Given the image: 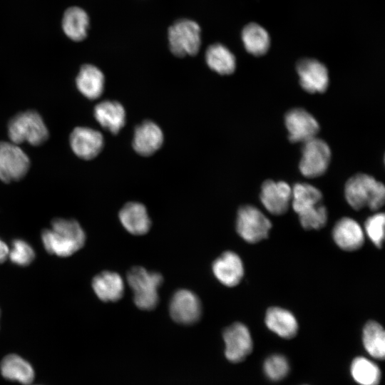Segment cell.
I'll list each match as a JSON object with an SVG mask.
<instances>
[{
	"label": "cell",
	"mask_w": 385,
	"mask_h": 385,
	"mask_svg": "<svg viewBox=\"0 0 385 385\" xmlns=\"http://www.w3.org/2000/svg\"><path fill=\"white\" fill-rule=\"evenodd\" d=\"M332 235L336 244L345 251L357 250L364 242V232L359 224L347 217H342L335 224Z\"/></svg>",
	"instance_id": "ac0fdd59"
},
{
	"label": "cell",
	"mask_w": 385,
	"mask_h": 385,
	"mask_svg": "<svg viewBox=\"0 0 385 385\" xmlns=\"http://www.w3.org/2000/svg\"><path fill=\"white\" fill-rule=\"evenodd\" d=\"M384 213H376L367 218L364 225L368 237L379 248L382 247L384 238Z\"/></svg>",
	"instance_id": "1f68e13d"
},
{
	"label": "cell",
	"mask_w": 385,
	"mask_h": 385,
	"mask_svg": "<svg viewBox=\"0 0 385 385\" xmlns=\"http://www.w3.org/2000/svg\"><path fill=\"white\" fill-rule=\"evenodd\" d=\"M302 88L311 93H323L329 86V73L327 67L313 58L300 59L296 66Z\"/></svg>",
	"instance_id": "4fadbf2b"
},
{
	"label": "cell",
	"mask_w": 385,
	"mask_h": 385,
	"mask_svg": "<svg viewBox=\"0 0 385 385\" xmlns=\"http://www.w3.org/2000/svg\"><path fill=\"white\" fill-rule=\"evenodd\" d=\"M71 148L74 154L83 160L96 158L103 148V135L88 127H76L69 137Z\"/></svg>",
	"instance_id": "5bb4252c"
},
{
	"label": "cell",
	"mask_w": 385,
	"mask_h": 385,
	"mask_svg": "<svg viewBox=\"0 0 385 385\" xmlns=\"http://www.w3.org/2000/svg\"><path fill=\"white\" fill-rule=\"evenodd\" d=\"M119 220L123 227L134 235L146 234L151 226L147 210L140 202L126 203L120 210Z\"/></svg>",
	"instance_id": "d6986e66"
},
{
	"label": "cell",
	"mask_w": 385,
	"mask_h": 385,
	"mask_svg": "<svg viewBox=\"0 0 385 385\" xmlns=\"http://www.w3.org/2000/svg\"><path fill=\"white\" fill-rule=\"evenodd\" d=\"M0 372L6 379L17 381L23 385H30L35 378L31 364L16 354H8L2 359Z\"/></svg>",
	"instance_id": "7402d4cb"
},
{
	"label": "cell",
	"mask_w": 385,
	"mask_h": 385,
	"mask_svg": "<svg viewBox=\"0 0 385 385\" xmlns=\"http://www.w3.org/2000/svg\"><path fill=\"white\" fill-rule=\"evenodd\" d=\"M44 249L58 257H69L83 247L86 234L81 225L73 219L55 218L51 227L43 230Z\"/></svg>",
	"instance_id": "6da1fadb"
},
{
	"label": "cell",
	"mask_w": 385,
	"mask_h": 385,
	"mask_svg": "<svg viewBox=\"0 0 385 385\" xmlns=\"http://www.w3.org/2000/svg\"><path fill=\"white\" fill-rule=\"evenodd\" d=\"M89 18L82 9L73 6L68 8L64 13L62 27L66 35L71 40L79 41L87 36Z\"/></svg>",
	"instance_id": "d4e9b609"
},
{
	"label": "cell",
	"mask_w": 385,
	"mask_h": 385,
	"mask_svg": "<svg viewBox=\"0 0 385 385\" xmlns=\"http://www.w3.org/2000/svg\"><path fill=\"white\" fill-rule=\"evenodd\" d=\"M302 158L299 168L307 178H317L327 170L331 150L329 145L322 139L313 138L303 143Z\"/></svg>",
	"instance_id": "9c48e42d"
},
{
	"label": "cell",
	"mask_w": 385,
	"mask_h": 385,
	"mask_svg": "<svg viewBox=\"0 0 385 385\" xmlns=\"http://www.w3.org/2000/svg\"><path fill=\"white\" fill-rule=\"evenodd\" d=\"M93 289L103 302H116L123 295L124 283L116 272L104 271L96 275L92 280Z\"/></svg>",
	"instance_id": "44dd1931"
},
{
	"label": "cell",
	"mask_w": 385,
	"mask_h": 385,
	"mask_svg": "<svg viewBox=\"0 0 385 385\" xmlns=\"http://www.w3.org/2000/svg\"><path fill=\"white\" fill-rule=\"evenodd\" d=\"M207 66L221 75H230L236 68V58L233 53L220 43L210 45L205 53Z\"/></svg>",
	"instance_id": "4316f807"
},
{
	"label": "cell",
	"mask_w": 385,
	"mask_h": 385,
	"mask_svg": "<svg viewBox=\"0 0 385 385\" xmlns=\"http://www.w3.org/2000/svg\"><path fill=\"white\" fill-rule=\"evenodd\" d=\"M10 141L17 145L26 143L34 146L41 145L49 137L48 130L42 117L33 110L21 112L10 119L8 123Z\"/></svg>",
	"instance_id": "277c9868"
},
{
	"label": "cell",
	"mask_w": 385,
	"mask_h": 385,
	"mask_svg": "<svg viewBox=\"0 0 385 385\" xmlns=\"http://www.w3.org/2000/svg\"><path fill=\"white\" fill-rule=\"evenodd\" d=\"M289 370L287 359L281 354L269 356L264 363V371L272 381H279L284 378Z\"/></svg>",
	"instance_id": "4dcf8cb0"
},
{
	"label": "cell",
	"mask_w": 385,
	"mask_h": 385,
	"mask_svg": "<svg viewBox=\"0 0 385 385\" xmlns=\"http://www.w3.org/2000/svg\"><path fill=\"white\" fill-rule=\"evenodd\" d=\"M225 344V354L231 362L243 361L252 350L253 344L248 328L240 322H235L223 332Z\"/></svg>",
	"instance_id": "8fae6325"
},
{
	"label": "cell",
	"mask_w": 385,
	"mask_h": 385,
	"mask_svg": "<svg viewBox=\"0 0 385 385\" xmlns=\"http://www.w3.org/2000/svg\"><path fill=\"white\" fill-rule=\"evenodd\" d=\"M76 87L86 98L95 100L103 92L105 78L101 71L91 64L83 65L76 79Z\"/></svg>",
	"instance_id": "603a6c76"
},
{
	"label": "cell",
	"mask_w": 385,
	"mask_h": 385,
	"mask_svg": "<svg viewBox=\"0 0 385 385\" xmlns=\"http://www.w3.org/2000/svg\"><path fill=\"white\" fill-rule=\"evenodd\" d=\"M352 377L360 385H378L381 371L372 361L360 356L355 358L351 365Z\"/></svg>",
	"instance_id": "f1b7e54d"
},
{
	"label": "cell",
	"mask_w": 385,
	"mask_h": 385,
	"mask_svg": "<svg viewBox=\"0 0 385 385\" xmlns=\"http://www.w3.org/2000/svg\"><path fill=\"white\" fill-rule=\"evenodd\" d=\"M212 272L217 280L227 287L237 285L244 274V267L240 257L234 252L227 251L212 263Z\"/></svg>",
	"instance_id": "2e32d148"
},
{
	"label": "cell",
	"mask_w": 385,
	"mask_h": 385,
	"mask_svg": "<svg viewBox=\"0 0 385 385\" xmlns=\"http://www.w3.org/2000/svg\"><path fill=\"white\" fill-rule=\"evenodd\" d=\"M344 195L347 202L354 210L366 207L377 210L384 203L385 188L383 183L374 177L359 173L346 181Z\"/></svg>",
	"instance_id": "3957f363"
},
{
	"label": "cell",
	"mask_w": 385,
	"mask_h": 385,
	"mask_svg": "<svg viewBox=\"0 0 385 385\" xmlns=\"http://www.w3.org/2000/svg\"><path fill=\"white\" fill-rule=\"evenodd\" d=\"M292 205L305 230H319L327 221V211L322 204V194L308 183H297L292 189Z\"/></svg>",
	"instance_id": "7a4b0ae2"
},
{
	"label": "cell",
	"mask_w": 385,
	"mask_h": 385,
	"mask_svg": "<svg viewBox=\"0 0 385 385\" xmlns=\"http://www.w3.org/2000/svg\"><path fill=\"white\" fill-rule=\"evenodd\" d=\"M169 312L178 324L189 325L197 322L202 314V305L198 297L192 291L182 289L173 295Z\"/></svg>",
	"instance_id": "30bf717a"
},
{
	"label": "cell",
	"mask_w": 385,
	"mask_h": 385,
	"mask_svg": "<svg viewBox=\"0 0 385 385\" xmlns=\"http://www.w3.org/2000/svg\"><path fill=\"white\" fill-rule=\"evenodd\" d=\"M363 344L366 351L374 358L384 359L385 334L382 326L376 322H368L363 329Z\"/></svg>",
	"instance_id": "83f0119b"
},
{
	"label": "cell",
	"mask_w": 385,
	"mask_h": 385,
	"mask_svg": "<svg viewBox=\"0 0 385 385\" xmlns=\"http://www.w3.org/2000/svg\"><path fill=\"white\" fill-rule=\"evenodd\" d=\"M284 122L292 143H304L316 137L319 125L315 118L303 108H293L285 115Z\"/></svg>",
	"instance_id": "7c38bea8"
},
{
	"label": "cell",
	"mask_w": 385,
	"mask_h": 385,
	"mask_svg": "<svg viewBox=\"0 0 385 385\" xmlns=\"http://www.w3.org/2000/svg\"><path fill=\"white\" fill-rule=\"evenodd\" d=\"M260 200L268 212L279 215L285 213L292 200V188L283 181L267 180L261 188Z\"/></svg>",
	"instance_id": "9a60e30c"
},
{
	"label": "cell",
	"mask_w": 385,
	"mask_h": 385,
	"mask_svg": "<svg viewBox=\"0 0 385 385\" xmlns=\"http://www.w3.org/2000/svg\"><path fill=\"white\" fill-rule=\"evenodd\" d=\"M128 283L133 292L136 307L143 310H152L159 302L158 289L163 283V276L149 272L142 267H134L127 274Z\"/></svg>",
	"instance_id": "5b68a950"
},
{
	"label": "cell",
	"mask_w": 385,
	"mask_h": 385,
	"mask_svg": "<svg viewBox=\"0 0 385 385\" xmlns=\"http://www.w3.org/2000/svg\"><path fill=\"white\" fill-rule=\"evenodd\" d=\"M200 27L195 21L181 19L168 29L169 46L171 52L178 57L194 56L201 45Z\"/></svg>",
	"instance_id": "8992f818"
},
{
	"label": "cell",
	"mask_w": 385,
	"mask_h": 385,
	"mask_svg": "<svg viewBox=\"0 0 385 385\" xmlns=\"http://www.w3.org/2000/svg\"><path fill=\"white\" fill-rule=\"evenodd\" d=\"M242 39L247 51L255 56L265 55L270 47L267 31L256 23H250L243 28Z\"/></svg>",
	"instance_id": "484cf974"
},
{
	"label": "cell",
	"mask_w": 385,
	"mask_h": 385,
	"mask_svg": "<svg viewBox=\"0 0 385 385\" xmlns=\"http://www.w3.org/2000/svg\"><path fill=\"white\" fill-rule=\"evenodd\" d=\"M93 115L104 129L114 134L120 130L125 122V109L115 101H104L97 104Z\"/></svg>",
	"instance_id": "ffe728a7"
},
{
	"label": "cell",
	"mask_w": 385,
	"mask_h": 385,
	"mask_svg": "<svg viewBox=\"0 0 385 385\" xmlns=\"http://www.w3.org/2000/svg\"><path fill=\"white\" fill-rule=\"evenodd\" d=\"M30 165L29 156L19 145L0 142V180L6 183L19 181L27 174Z\"/></svg>",
	"instance_id": "52a82bcc"
},
{
	"label": "cell",
	"mask_w": 385,
	"mask_h": 385,
	"mask_svg": "<svg viewBox=\"0 0 385 385\" xmlns=\"http://www.w3.org/2000/svg\"><path fill=\"white\" fill-rule=\"evenodd\" d=\"M272 227L270 220L252 205L241 207L236 220V230L246 242L256 243L267 237Z\"/></svg>",
	"instance_id": "ba28073f"
},
{
	"label": "cell",
	"mask_w": 385,
	"mask_h": 385,
	"mask_svg": "<svg viewBox=\"0 0 385 385\" xmlns=\"http://www.w3.org/2000/svg\"><path fill=\"white\" fill-rule=\"evenodd\" d=\"M35 257L34 250L26 240L15 239L12 241L8 256L12 263L25 267L30 265Z\"/></svg>",
	"instance_id": "f546056e"
},
{
	"label": "cell",
	"mask_w": 385,
	"mask_h": 385,
	"mask_svg": "<svg viewBox=\"0 0 385 385\" xmlns=\"http://www.w3.org/2000/svg\"><path fill=\"white\" fill-rule=\"evenodd\" d=\"M9 250L7 245L0 239V264L3 263L9 256Z\"/></svg>",
	"instance_id": "d6a6232c"
},
{
	"label": "cell",
	"mask_w": 385,
	"mask_h": 385,
	"mask_svg": "<svg viewBox=\"0 0 385 385\" xmlns=\"http://www.w3.org/2000/svg\"><path fill=\"white\" fill-rule=\"evenodd\" d=\"M163 143V131L153 121L145 120L135 128L133 148L138 154L151 155L162 146Z\"/></svg>",
	"instance_id": "e0dca14e"
},
{
	"label": "cell",
	"mask_w": 385,
	"mask_h": 385,
	"mask_svg": "<svg viewBox=\"0 0 385 385\" xmlns=\"http://www.w3.org/2000/svg\"><path fill=\"white\" fill-rule=\"evenodd\" d=\"M265 324L270 330L284 339L294 337L298 331V323L292 313L278 307L267 310Z\"/></svg>",
	"instance_id": "cb8c5ba5"
}]
</instances>
